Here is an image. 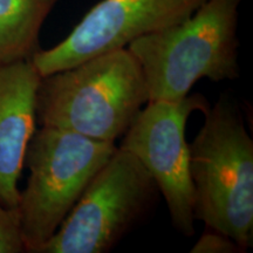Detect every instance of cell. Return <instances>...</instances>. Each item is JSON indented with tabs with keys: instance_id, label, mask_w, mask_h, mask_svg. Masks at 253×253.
Returning <instances> with one entry per match:
<instances>
[{
	"instance_id": "8fae6325",
	"label": "cell",
	"mask_w": 253,
	"mask_h": 253,
	"mask_svg": "<svg viewBox=\"0 0 253 253\" xmlns=\"http://www.w3.org/2000/svg\"><path fill=\"white\" fill-rule=\"evenodd\" d=\"M192 253H237L244 252L242 248L229 236L217 231L209 230L199 237L196 244L190 250Z\"/></svg>"
},
{
	"instance_id": "ba28073f",
	"label": "cell",
	"mask_w": 253,
	"mask_h": 253,
	"mask_svg": "<svg viewBox=\"0 0 253 253\" xmlns=\"http://www.w3.org/2000/svg\"><path fill=\"white\" fill-rule=\"evenodd\" d=\"M40 79L31 60L0 65V199L8 208L19 203V178L36 132Z\"/></svg>"
},
{
	"instance_id": "3957f363",
	"label": "cell",
	"mask_w": 253,
	"mask_h": 253,
	"mask_svg": "<svg viewBox=\"0 0 253 253\" xmlns=\"http://www.w3.org/2000/svg\"><path fill=\"white\" fill-rule=\"evenodd\" d=\"M243 0H207L181 23L132 41L149 101L181 100L202 79L239 78V7Z\"/></svg>"
},
{
	"instance_id": "30bf717a",
	"label": "cell",
	"mask_w": 253,
	"mask_h": 253,
	"mask_svg": "<svg viewBox=\"0 0 253 253\" xmlns=\"http://www.w3.org/2000/svg\"><path fill=\"white\" fill-rule=\"evenodd\" d=\"M25 252L18 208H8L0 199V253Z\"/></svg>"
},
{
	"instance_id": "7a4b0ae2",
	"label": "cell",
	"mask_w": 253,
	"mask_h": 253,
	"mask_svg": "<svg viewBox=\"0 0 253 253\" xmlns=\"http://www.w3.org/2000/svg\"><path fill=\"white\" fill-rule=\"evenodd\" d=\"M189 143L195 219L229 236L248 251L253 235V141L238 103L221 94L204 110Z\"/></svg>"
},
{
	"instance_id": "5b68a950",
	"label": "cell",
	"mask_w": 253,
	"mask_h": 253,
	"mask_svg": "<svg viewBox=\"0 0 253 253\" xmlns=\"http://www.w3.org/2000/svg\"><path fill=\"white\" fill-rule=\"evenodd\" d=\"M158 189L140 161L118 147L39 253H107L145 216Z\"/></svg>"
},
{
	"instance_id": "6da1fadb",
	"label": "cell",
	"mask_w": 253,
	"mask_h": 253,
	"mask_svg": "<svg viewBox=\"0 0 253 253\" xmlns=\"http://www.w3.org/2000/svg\"><path fill=\"white\" fill-rule=\"evenodd\" d=\"M148 102L140 62L128 48H120L41 78L37 121L115 143Z\"/></svg>"
},
{
	"instance_id": "8992f818",
	"label": "cell",
	"mask_w": 253,
	"mask_h": 253,
	"mask_svg": "<svg viewBox=\"0 0 253 253\" xmlns=\"http://www.w3.org/2000/svg\"><path fill=\"white\" fill-rule=\"evenodd\" d=\"M209 107L202 94L181 100L149 101L122 136L120 149L140 161L156 183L176 231L195 235V194L189 169L186 122L194 112Z\"/></svg>"
},
{
	"instance_id": "277c9868",
	"label": "cell",
	"mask_w": 253,
	"mask_h": 253,
	"mask_svg": "<svg viewBox=\"0 0 253 253\" xmlns=\"http://www.w3.org/2000/svg\"><path fill=\"white\" fill-rule=\"evenodd\" d=\"M116 148L55 126L36 130L25 156L30 175L17 207L25 252L39 253Z\"/></svg>"
},
{
	"instance_id": "52a82bcc",
	"label": "cell",
	"mask_w": 253,
	"mask_h": 253,
	"mask_svg": "<svg viewBox=\"0 0 253 253\" xmlns=\"http://www.w3.org/2000/svg\"><path fill=\"white\" fill-rule=\"evenodd\" d=\"M207 0H101L58 45L39 49L31 61L41 78L71 68L102 53L190 17Z\"/></svg>"
},
{
	"instance_id": "9c48e42d",
	"label": "cell",
	"mask_w": 253,
	"mask_h": 253,
	"mask_svg": "<svg viewBox=\"0 0 253 253\" xmlns=\"http://www.w3.org/2000/svg\"><path fill=\"white\" fill-rule=\"evenodd\" d=\"M60 0H0V65L31 60L40 32Z\"/></svg>"
}]
</instances>
